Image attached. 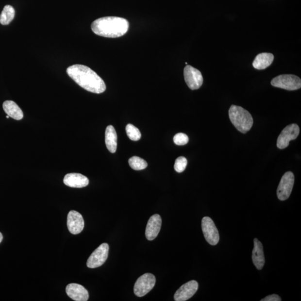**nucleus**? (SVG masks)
<instances>
[{
  "instance_id": "nucleus-1",
  "label": "nucleus",
  "mask_w": 301,
  "mask_h": 301,
  "mask_svg": "<svg viewBox=\"0 0 301 301\" xmlns=\"http://www.w3.org/2000/svg\"><path fill=\"white\" fill-rule=\"evenodd\" d=\"M67 73L77 84L88 92L100 94L106 89L102 79L88 67L73 65L67 67Z\"/></svg>"
},
{
  "instance_id": "nucleus-2",
  "label": "nucleus",
  "mask_w": 301,
  "mask_h": 301,
  "mask_svg": "<svg viewBox=\"0 0 301 301\" xmlns=\"http://www.w3.org/2000/svg\"><path fill=\"white\" fill-rule=\"evenodd\" d=\"M91 28L97 35L115 38L126 34L129 29V22L122 17H104L94 21Z\"/></svg>"
},
{
  "instance_id": "nucleus-3",
  "label": "nucleus",
  "mask_w": 301,
  "mask_h": 301,
  "mask_svg": "<svg viewBox=\"0 0 301 301\" xmlns=\"http://www.w3.org/2000/svg\"><path fill=\"white\" fill-rule=\"evenodd\" d=\"M229 116L233 125L241 133H247L253 125V119L250 113L240 106L232 105L229 109Z\"/></svg>"
},
{
  "instance_id": "nucleus-4",
  "label": "nucleus",
  "mask_w": 301,
  "mask_h": 301,
  "mask_svg": "<svg viewBox=\"0 0 301 301\" xmlns=\"http://www.w3.org/2000/svg\"><path fill=\"white\" fill-rule=\"evenodd\" d=\"M271 84L277 88L288 90H298L301 87V79L292 74L280 75L273 79Z\"/></svg>"
},
{
  "instance_id": "nucleus-5",
  "label": "nucleus",
  "mask_w": 301,
  "mask_h": 301,
  "mask_svg": "<svg viewBox=\"0 0 301 301\" xmlns=\"http://www.w3.org/2000/svg\"><path fill=\"white\" fill-rule=\"evenodd\" d=\"M156 284V278L151 273H145L139 277L134 286L135 296L141 297L152 290Z\"/></svg>"
},
{
  "instance_id": "nucleus-6",
  "label": "nucleus",
  "mask_w": 301,
  "mask_h": 301,
  "mask_svg": "<svg viewBox=\"0 0 301 301\" xmlns=\"http://www.w3.org/2000/svg\"><path fill=\"white\" fill-rule=\"evenodd\" d=\"M201 227L207 242L212 246L217 245L219 242L220 236L219 232L213 220L208 217H203Z\"/></svg>"
},
{
  "instance_id": "nucleus-7",
  "label": "nucleus",
  "mask_w": 301,
  "mask_h": 301,
  "mask_svg": "<svg viewBox=\"0 0 301 301\" xmlns=\"http://www.w3.org/2000/svg\"><path fill=\"white\" fill-rule=\"evenodd\" d=\"M109 245L107 243L101 244L93 252L89 257L86 266L89 268H96L102 266L107 261L109 253Z\"/></svg>"
},
{
  "instance_id": "nucleus-8",
  "label": "nucleus",
  "mask_w": 301,
  "mask_h": 301,
  "mask_svg": "<svg viewBox=\"0 0 301 301\" xmlns=\"http://www.w3.org/2000/svg\"><path fill=\"white\" fill-rule=\"evenodd\" d=\"M295 183V176L291 171L285 172L281 180L277 190L278 198L281 201L287 200L290 196Z\"/></svg>"
},
{
  "instance_id": "nucleus-9",
  "label": "nucleus",
  "mask_w": 301,
  "mask_h": 301,
  "mask_svg": "<svg viewBox=\"0 0 301 301\" xmlns=\"http://www.w3.org/2000/svg\"><path fill=\"white\" fill-rule=\"evenodd\" d=\"M300 128L296 124H291L285 127L278 138L277 146L278 149H284L289 145V142L299 136Z\"/></svg>"
},
{
  "instance_id": "nucleus-10",
  "label": "nucleus",
  "mask_w": 301,
  "mask_h": 301,
  "mask_svg": "<svg viewBox=\"0 0 301 301\" xmlns=\"http://www.w3.org/2000/svg\"><path fill=\"white\" fill-rule=\"evenodd\" d=\"M184 75L186 84L190 89L197 90L201 87L203 84V77L198 69L187 65L184 68Z\"/></svg>"
},
{
  "instance_id": "nucleus-11",
  "label": "nucleus",
  "mask_w": 301,
  "mask_h": 301,
  "mask_svg": "<svg viewBox=\"0 0 301 301\" xmlns=\"http://www.w3.org/2000/svg\"><path fill=\"white\" fill-rule=\"evenodd\" d=\"M67 226L71 234L74 235L80 234L84 227V217L77 211L71 210L67 214Z\"/></svg>"
},
{
  "instance_id": "nucleus-12",
  "label": "nucleus",
  "mask_w": 301,
  "mask_h": 301,
  "mask_svg": "<svg viewBox=\"0 0 301 301\" xmlns=\"http://www.w3.org/2000/svg\"><path fill=\"white\" fill-rule=\"evenodd\" d=\"M198 287V283L196 281L193 280L187 282L181 286L176 292L174 295L175 301H185L190 299L197 292Z\"/></svg>"
},
{
  "instance_id": "nucleus-13",
  "label": "nucleus",
  "mask_w": 301,
  "mask_h": 301,
  "mask_svg": "<svg viewBox=\"0 0 301 301\" xmlns=\"http://www.w3.org/2000/svg\"><path fill=\"white\" fill-rule=\"evenodd\" d=\"M66 293L70 299L75 301H86L89 299V293L84 286L71 284L67 286Z\"/></svg>"
},
{
  "instance_id": "nucleus-14",
  "label": "nucleus",
  "mask_w": 301,
  "mask_h": 301,
  "mask_svg": "<svg viewBox=\"0 0 301 301\" xmlns=\"http://www.w3.org/2000/svg\"><path fill=\"white\" fill-rule=\"evenodd\" d=\"M161 217L159 214H154L148 221L146 228V238L151 241L155 239L161 230Z\"/></svg>"
},
{
  "instance_id": "nucleus-15",
  "label": "nucleus",
  "mask_w": 301,
  "mask_h": 301,
  "mask_svg": "<svg viewBox=\"0 0 301 301\" xmlns=\"http://www.w3.org/2000/svg\"><path fill=\"white\" fill-rule=\"evenodd\" d=\"M65 185L70 187L82 188L88 185L89 181L86 176L78 173H70L64 178Z\"/></svg>"
},
{
  "instance_id": "nucleus-16",
  "label": "nucleus",
  "mask_w": 301,
  "mask_h": 301,
  "mask_svg": "<svg viewBox=\"0 0 301 301\" xmlns=\"http://www.w3.org/2000/svg\"><path fill=\"white\" fill-rule=\"evenodd\" d=\"M253 264L259 270L263 268L265 263L264 251L262 243L258 239H254V248L252 252Z\"/></svg>"
},
{
  "instance_id": "nucleus-17",
  "label": "nucleus",
  "mask_w": 301,
  "mask_h": 301,
  "mask_svg": "<svg viewBox=\"0 0 301 301\" xmlns=\"http://www.w3.org/2000/svg\"><path fill=\"white\" fill-rule=\"evenodd\" d=\"M3 109L6 114L16 120H21L24 117L23 112L21 108L14 101L6 100L3 103Z\"/></svg>"
},
{
  "instance_id": "nucleus-18",
  "label": "nucleus",
  "mask_w": 301,
  "mask_h": 301,
  "mask_svg": "<svg viewBox=\"0 0 301 301\" xmlns=\"http://www.w3.org/2000/svg\"><path fill=\"white\" fill-rule=\"evenodd\" d=\"M105 142L109 151L114 153L117 147V134L114 126H108L105 130Z\"/></svg>"
},
{
  "instance_id": "nucleus-19",
  "label": "nucleus",
  "mask_w": 301,
  "mask_h": 301,
  "mask_svg": "<svg viewBox=\"0 0 301 301\" xmlns=\"http://www.w3.org/2000/svg\"><path fill=\"white\" fill-rule=\"evenodd\" d=\"M274 55L268 52H263L256 56L253 66L256 69L263 70L269 67L273 62Z\"/></svg>"
},
{
  "instance_id": "nucleus-20",
  "label": "nucleus",
  "mask_w": 301,
  "mask_h": 301,
  "mask_svg": "<svg viewBox=\"0 0 301 301\" xmlns=\"http://www.w3.org/2000/svg\"><path fill=\"white\" fill-rule=\"evenodd\" d=\"M15 11L13 6L6 5L0 15V24L9 25L15 17Z\"/></svg>"
},
{
  "instance_id": "nucleus-21",
  "label": "nucleus",
  "mask_w": 301,
  "mask_h": 301,
  "mask_svg": "<svg viewBox=\"0 0 301 301\" xmlns=\"http://www.w3.org/2000/svg\"><path fill=\"white\" fill-rule=\"evenodd\" d=\"M130 167L134 170H144L148 167V163L144 159L137 156H134L130 158L129 160Z\"/></svg>"
},
{
  "instance_id": "nucleus-22",
  "label": "nucleus",
  "mask_w": 301,
  "mask_h": 301,
  "mask_svg": "<svg viewBox=\"0 0 301 301\" xmlns=\"http://www.w3.org/2000/svg\"><path fill=\"white\" fill-rule=\"evenodd\" d=\"M126 133L130 140L137 141L140 140L141 134L140 130L132 124H128L126 127Z\"/></svg>"
},
{
  "instance_id": "nucleus-23",
  "label": "nucleus",
  "mask_w": 301,
  "mask_h": 301,
  "mask_svg": "<svg viewBox=\"0 0 301 301\" xmlns=\"http://www.w3.org/2000/svg\"><path fill=\"white\" fill-rule=\"evenodd\" d=\"M187 165V161L186 158L183 156L179 157L175 161L174 165L175 170L179 173L183 172L185 170Z\"/></svg>"
},
{
  "instance_id": "nucleus-24",
  "label": "nucleus",
  "mask_w": 301,
  "mask_h": 301,
  "mask_svg": "<svg viewBox=\"0 0 301 301\" xmlns=\"http://www.w3.org/2000/svg\"><path fill=\"white\" fill-rule=\"evenodd\" d=\"M174 142L176 145H185L189 142V137L185 134H177L174 137Z\"/></svg>"
},
{
  "instance_id": "nucleus-25",
  "label": "nucleus",
  "mask_w": 301,
  "mask_h": 301,
  "mask_svg": "<svg viewBox=\"0 0 301 301\" xmlns=\"http://www.w3.org/2000/svg\"><path fill=\"white\" fill-rule=\"evenodd\" d=\"M261 301H281L282 299L279 296H278L275 294L271 295L265 297V299H263L261 300Z\"/></svg>"
},
{
  "instance_id": "nucleus-26",
  "label": "nucleus",
  "mask_w": 301,
  "mask_h": 301,
  "mask_svg": "<svg viewBox=\"0 0 301 301\" xmlns=\"http://www.w3.org/2000/svg\"><path fill=\"white\" fill-rule=\"evenodd\" d=\"M3 239V236L1 233H0V243H1Z\"/></svg>"
},
{
  "instance_id": "nucleus-27",
  "label": "nucleus",
  "mask_w": 301,
  "mask_h": 301,
  "mask_svg": "<svg viewBox=\"0 0 301 301\" xmlns=\"http://www.w3.org/2000/svg\"><path fill=\"white\" fill-rule=\"evenodd\" d=\"M9 117H9L8 115H7V116H6V118H9Z\"/></svg>"
}]
</instances>
